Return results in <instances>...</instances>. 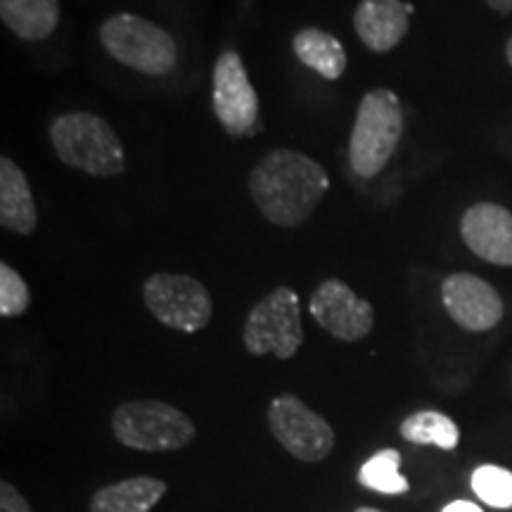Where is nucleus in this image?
I'll return each instance as SVG.
<instances>
[{"mask_svg": "<svg viewBox=\"0 0 512 512\" xmlns=\"http://www.w3.org/2000/svg\"><path fill=\"white\" fill-rule=\"evenodd\" d=\"M0 512H34L10 482L0 484Z\"/></svg>", "mask_w": 512, "mask_h": 512, "instance_id": "22", "label": "nucleus"}, {"mask_svg": "<svg viewBox=\"0 0 512 512\" xmlns=\"http://www.w3.org/2000/svg\"><path fill=\"white\" fill-rule=\"evenodd\" d=\"M211 105L228 136H252L259 117V98L247 76L245 62L235 50H226L216 60Z\"/></svg>", "mask_w": 512, "mask_h": 512, "instance_id": "9", "label": "nucleus"}, {"mask_svg": "<svg viewBox=\"0 0 512 512\" xmlns=\"http://www.w3.org/2000/svg\"><path fill=\"white\" fill-rule=\"evenodd\" d=\"M0 223L17 235H31L38 226L27 176L8 157L0 159Z\"/></svg>", "mask_w": 512, "mask_h": 512, "instance_id": "14", "label": "nucleus"}, {"mask_svg": "<svg viewBox=\"0 0 512 512\" xmlns=\"http://www.w3.org/2000/svg\"><path fill=\"white\" fill-rule=\"evenodd\" d=\"M403 136V107L389 88H375L363 95L349 138V162L356 176L380 174Z\"/></svg>", "mask_w": 512, "mask_h": 512, "instance_id": "3", "label": "nucleus"}, {"mask_svg": "<svg viewBox=\"0 0 512 512\" xmlns=\"http://www.w3.org/2000/svg\"><path fill=\"white\" fill-rule=\"evenodd\" d=\"M472 491L479 501L498 510L512 508V472L498 465H482L472 472Z\"/></svg>", "mask_w": 512, "mask_h": 512, "instance_id": "20", "label": "nucleus"}, {"mask_svg": "<svg viewBox=\"0 0 512 512\" xmlns=\"http://www.w3.org/2000/svg\"><path fill=\"white\" fill-rule=\"evenodd\" d=\"M441 299L453 323L467 332L494 330L505 313L496 287L472 273L448 275L441 283Z\"/></svg>", "mask_w": 512, "mask_h": 512, "instance_id": "11", "label": "nucleus"}, {"mask_svg": "<svg viewBox=\"0 0 512 512\" xmlns=\"http://www.w3.org/2000/svg\"><path fill=\"white\" fill-rule=\"evenodd\" d=\"M242 339L252 356L273 354L280 361L292 358L304 344L299 294L290 287H275L268 292L249 311Z\"/></svg>", "mask_w": 512, "mask_h": 512, "instance_id": "6", "label": "nucleus"}, {"mask_svg": "<svg viewBox=\"0 0 512 512\" xmlns=\"http://www.w3.org/2000/svg\"><path fill=\"white\" fill-rule=\"evenodd\" d=\"M31 294L24 278L10 264H0V316L17 318L29 309Z\"/></svg>", "mask_w": 512, "mask_h": 512, "instance_id": "21", "label": "nucleus"}, {"mask_svg": "<svg viewBox=\"0 0 512 512\" xmlns=\"http://www.w3.org/2000/svg\"><path fill=\"white\" fill-rule=\"evenodd\" d=\"M309 311L316 323L342 342H361L375 325L373 304L337 278L323 280L311 294Z\"/></svg>", "mask_w": 512, "mask_h": 512, "instance_id": "10", "label": "nucleus"}, {"mask_svg": "<svg viewBox=\"0 0 512 512\" xmlns=\"http://www.w3.org/2000/svg\"><path fill=\"white\" fill-rule=\"evenodd\" d=\"M413 5L401 0H361L354 12V29L373 53H389L406 38Z\"/></svg>", "mask_w": 512, "mask_h": 512, "instance_id": "13", "label": "nucleus"}, {"mask_svg": "<svg viewBox=\"0 0 512 512\" xmlns=\"http://www.w3.org/2000/svg\"><path fill=\"white\" fill-rule=\"evenodd\" d=\"M399 467L401 453L394 451V448H384V451L375 453L373 458L363 463L361 470H358V484L366 486L370 491H377V494H406L411 484L401 475Z\"/></svg>", "mask_w": 512, "mask_h": 512, "instance_id": "19", "label": "nucleus"}, {"mask_svg": "<svg viewBox=\"0 0 512 512\" xmlns=\"http://www.w3.org/2000/svg\"><path fill=\"white\" fill-rule=\"evenodd\" d=\"M143 302L166 328L200 332L214 316L211 294L200 280L183 273H155L145 280Z\"/></svg>", "mask_w": 512, "mask_h": 512, "instance_id": "7", "label": "nucleus"}, {"mask_svg": "<svg viewBox=\"0 0 512 512\" xmlns=\"http://www.w3.org/2000/svg\"><path fill=\"white\" fill-rule=\"evenodd\" d=\"M505 57H508V64L512 67V36H510V41L505 43Z\"/></svg>", "mask_w": 512, "mask_h": 512, "instance_id": "25", "label": "nucleus"}, {"mask_svg": "<svg viewBox=\"0 0 512 512\" xmlns=\"http://www.w3.org/2000/svg\"><path fill=\"white\" fill-rule=\"evenodd\" d=\"M356 512H382V510H375V508H358Z\"/></svg>", "mask_w": 512, "mask_h": 512, "instance_id": "26", "label": "nucleus"}, {"mask_svg": "<svg viewBox=\"0 0 512 512\" xmlns=\"http://www.w3.org/2000/svg\"><path fill=\"white\" fill-rule=\"evenodd\" d=\"M401 437L418 446H437L441 451H453L460 441V430L448 415L437 411H420L408 415L399 427Z\"/></svg>", "mask_w": 512, "mask_h": 512, "instance_id": "18", "label": "nucleus"}, {"mask_svg": "<svg viewBox=\"0 0 512 512\" xmlns=\"http://www.w3.org/2000/svg\"><path fill=\"white\" fill-rule=\"evenodd\" d=\"M460 235L479 259L494 266H512V214L501 204H472L460 219Z\"/></svg>", "mask_w": 512, "mask_h": 512, "instance_id": "12", "label": "nucleus"}, {"mask_svg": "<svg viewBox=\"0 0 512 512\" xmlns=\"http://www.w3.org/2000/svg\"><path fill=\"white\" fill-rule=\"evenodd\" d=\"M112 432L119 444L145 453L181 451L197 434L183 411L152 399L121 403L112 415Z\"/></svg>", "mask_w": 512, "mask_h": 512, "instance_id": "5", "label": "nucleus"}, {"mask_svg": "<svg viewBox=\"0 0 512 512\" xmlns=\"http://www.w3.org/2000/svg\"><path fill=\"white\" fill-rule=\"evenodd\" d=\"M330 190L328 171L294 150H273L249 174V195L268 223L299 228Z\"/></svg>", "mask_w": 512, "mask_h": 512, "instance_id": "1", "label": "nucleus"}, {"mask_svg": "<svg viewBox=\"0 0 512 512\" xmlns=\"http://www.w3.org/2000/svg\"><path fill=\"white\" fill-rule=\"evenodd\" d=\"M100 43L117 62L150 76L169 74L178 64L174 36L133 12L107 17L100 24Z\"/></svg>", "mask_w": 512, "mask_h": 512, "instance_id": "4", "label": "nucleus"}, {"mask_svg": "<svg viewBox=\"0 0 512 512\" xmlns=\"http://www.w3.org/2000/svg\"><path fill=\"white\" fill-rule=\"evenodd\" d=\"M268 427L273 437L283 444L287 453H292L304 463H320L332 453L335 432L328 420L294 394L275 396L268 406Z\"/></svg>", "mask_w": 512, "mask_h": 512, "instance_id": "8", "label": "nucleus"}, {"mask_svg": "<svg viewBox=\"0 0 512 512\" xmlns=\"http://www.w3.org/2000/svg\"><path fill=\"white\" fill-rule=\"evenodd\" d=\"M0 19L22 41H43L60 24V0H0Z\"/></svg>", "mask_w": 512, "mask_h": 512, "instance_id": "16", "label": "nucleus"}, {"mask_svg": "<svg viewBox=\"0 0 512 512\" xmlns=\"http://www.w3.org/2000/svg\"><path fill=\"white\" fill-rule=\"evenodd\" d=\"M489 3L491 10L501 12V15H508V12H512V0H486Z\"/></svg>", "mask_w": 512, "mask_h": 512, "instance_id": "24", "label": "nucleus"}, {"mask_svg": "<svg viewBox=\"0 0 512 512\" xmlns=\"http://www.w3.org/2000/svg\"><path fill=\"white\" fill-rule=\"evenodd\" d=\"M441 512H484V510L470 501H453V503H448Z\"/></svg>", "mask_w": 512, "mask_h": 512, "instance_id": "23", "label": "nucleus"}, {"mask_svg": "<svg viewBox=\"0 0 512 512\" xmlns=\"http://www.w3.org/2000/svg\"><path fill=\"white\" fill-rule=\"evenodd\" d=\"M292 50L299 62L328 81L347 72V50L335 36L323 29H302L292 38Z\"/></svg>", "mask_w": 512, "mask_h": 512, "instance_id": "17", "label": "nucleus"}, {"mask_svg": "<svg viewBox=\"0 0 512 512\" xmlns=\"http://www.w3.org/2000/svg\"><path fill=\"white\" fill-rule=\"evenodd\" d=\"M50 143L62 164L88 176L124 174V145L105 119L91 112H67L50 124Z\"/></svg>", "mask_w": 512, "mask_h": 512, "instance_id": "2", "label": "nucleus"}, {"mask_svg": "<svg viewBox=\"0 0 512 512\" xmlns=\"http://www.w3.org/2000/svg\"><path fill=\"white\" fill-rule=\"evenodd\" d=\"M166 484L157 477H131L102 486L91 498V512H150L162 501Z\"/></svg>", "mask_w": 512, "mask_h": 512, "instance_id": "15", "label": "nucleus"}]
</instances>
